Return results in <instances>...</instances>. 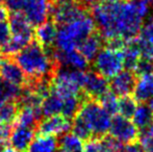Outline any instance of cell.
Segmentation results:
<instances>
[{
    "label": "cell",
    "instance_id": "1",
    "mask_svg": "<svg viewBox=\"0 0 153 152\" xmlns=\"http://www.w3.org/2000/svg\"><path fill=\"white\" fill-rule=\"evenodd\" d=\"M52 49H44L34 39L12 57L22 69L27 79L53 78L59 65L52 56Z\"/></svg>",
    "mask_w": 153,
    "mask_h": 152
},
{
    "label": "cell",
    "instance_id": "2",
    "mask_svg": "<svg viewBox=\"0 0 153 152\" xmlns=\"http://www.w3.org/2000/svg\"><path fill=\"white\" fill-rule=\"evenodd\" d=\"M149 6L141 0L117 1L115 3L114 35L125 41L137 38Z\"/></svg>",
    "mask_w": 153,
    "mask_h": 152
},
{
    "label": "cell",
    "instance_id": "3",
    "mask_svg": "<svg viewBox=\"0 0 153 152\" xmlns=\"http://www.w3.org/2000/svg\"><path fill=\"white\" fill-rule=\"evenodd\" d=\"M96 29V24L89 13L69 24L57 27L54 47L64 51L77 49L79 44Z\"/></svg>",
    "mask_w": 153,
    "mask_h": 152
},
{
    "label": "cell",
    "instance_id": "4",
    "mask_svg": "<svg viewBox=\"0 0 153 152\" xmlns=\"http://www.w3.org/2000/svg\"><path fill=\"white\" fill-rule=\"evenodd\" d=\"M78 115L91 128L94 138L100 139L106 136L111 127V118L97 100L88 99L82 104Z\"/></svg>",
    "mask_w": 153,
    "mask_h": 152
},
{
    "label": "cell",
    "instance_id": "5",
    "mask_svg": "<svg viewBox=\"0 0 153 152\" xmlns=\"http://www.w3.org/2000/svg\"><path fill=\"white\" fill-rule=\"evenodd\" d=\"M93 69L105 78H111L124 68L123 53L121 50L103 47L93 59Z\"/></svg>",
    "mask_w": 153,
    "mask_h": 152
},
{
    "label": "cell",
    "instance_id": "6",
    "mask_svg": "<svg viewBox=\"0 0 153 152\" xmlns=\"http://www.w3.org/2000/svg\"><path fill=\"white\" fill-rule=\"evenodd\" d=\"M89 13L90 10L81 5L77 0H68L62 3L51 4L49 19H51L56 26L59 27L69 24Z\"/></svg>",
    "mask_w": 153,
    "mask_h": 152
},
{
    "label": "cell",
    "instance_id": "7",
    "mask_svg": "<svg viewBox=\"0 0 153 152\" xmlns=\"http://www.w3.org/2000/svg\"><path fill=\"white\" fill-rule=\"evenodd\" d=\"M108 131L111 136L124 145L139 140V129L137 126L130 121V119H127L121 115L114 116Z\"/></svg>",
    "mask_w": 153,
    "mask_h": 152
},
{
    "label": "cell",
    "instance_id": "8",
    "mask_svg": "<svg viewBox=\"0 0 153 152\" xmlns=\"http://www.w3.org/2000/svg\"><path fill=\"white\" fill-rule=\"evenodd\" d=\"M50 8L49 0H27L22 13L32 27H39L49 19Z\"/></svg>",
    "mask_w": 153,
    "mask_h": 152
},
{
    "label": "cell",
    "instance_id": "9",
    "mask_svg": "<svg viewBox=\"0 0 153 152\" xmlns=\"http://www.w3.org/2000/svg\"><path fill=\"white\" fill-rule=\"evenodd\" d=\"M52 56L59 67L71 68V69L85 71L89 69V61L77 49L72 50H59L54 47L52 49Z\"/></svg>",
    "mask_w": 153,
    "mask_h": 152
},
{
    "label": "cell",
    "instance_id": "10",
    "mask_svg": "<svg viewBox=\"0 0 153 152\" xmlns=\"http://www.w3.org/2000/svg\"><path fill=\"white\" fill-rule=\"evenodd\" d=\"M137 75L132 70L125 69L111 77L109 82V90L117 97L131 95L134 91Z\"/></svg>",
    "mask_w": 153,
    "mask_h": 152
},
{
    "label": "cell",
    "instance_id": "11",
    "mask_svg": "<svg viewBox=\"0 0 153 152\" xmlns=\"http://www.w3.org/2000/svg\"><path fill=\"white\" fill-rule=\"evenodd\" d=\"M0 78L13 85L24 87L27 78L18 64L12 56L0 53Z\"/></svg>",
    "mask_w": 153,
    "mask_h": 152
},
{
    "label": "cell",
    "instance_id": "12",
    "mask_svg": "<svg viewBox=\"0 0 153 152\" xmlns=\"http://www.w3.org/2000/svg\"><path fill=\"white\" fill-rule=\"evenodd\" d=\"M109 82L107 78L95 72L94 70L85 71V78L82 85V92L90 99L98 100L101 96L108 92Z\"/></svg>",
    "mask_w": 153,
    "mask_h": 152
},
{
    "label": "cell",
    "instance_id": "13",
    "mask_svg": "<svg viewBox=\"0 0 153 152\" xmlns=\"http://www.w3.org/2000/svg\"><path fill=\"white\" fill-rule=\"evenodd\" d=\"M71 130V121L62 115H55L51 117L43 118L38 125L39 134L45 136H62V134L70 132Z\"/></svg>",
    "mask_w": 153,
    "mask_h": 152
},
{
    "label": "cell",
    "instance_id": "14",
    "mask_svg": "<svg viewBox=\"0 0 153 152\" xmlns=\"http://www.w3.org/2000/svg\"><path fill=\"white\" fill-rule=\"evenodd\" d=\"M36 134V128L14 123V129L10 136L8 146L19 152H27V149Z\"/></svg>",
    "mask_w": 153,
    "mask_h": 152
},
{
    "label": "cell",
    "instance_id": "15",
    "mask_svg": "<svg viewBox=\"0 0 153 152\" xmlns=\"http://www.w3.org/2000/svg\"><path fill=\"white\" fill-rule=\"evenodd\" d=\"M104 45V39L99 33V31L95 30L88 38H85L82 42L77 47V50L85 57L89 62H93L96 57L99 51L103 48Z\"/></svg>",
    "mask_w": 153,
    "mask_h": 152
},
{
    "label": "cell",
    "instance_id": "16",
    "mask_svg": "<svg viewBox=\"0 0 153 152\" xmlns=\"http://www.w3.org/2000/svg\"><path fill=\"white\" fill-rule=\"evenodd\" d=\"M57 35V26L51 19H48L44 24L36 27L34 30V39L44 49L54 47Z\"/></svg>",
    "mask_w": 153,
    "mask_h": 152
},
{
    "label": "cell",
    "instance_id": "17",
    "mask_svg": "<svg viewBox=\"0 0 153 152\" xmlns=\"http://www.w3.org/2000/svg\"><path fill=\"white\" fill-rule=\"evenodd\" d=\"M133 97L140 103H146L153 98V72L137 76Z\"/></svg>",
    "mask_w": 153,
    "mask_h": 152
},
{
    "label": "cell",
    "instance_id": "18",
    "mask_svg": "<svg viewBox=\"0 0 153 152\" xmlns=\"http://www.w3.org/2000/svg\"><path fill=\"white\" fill-rule=\"evenodd\" d=\"M27 152H59V139L55 136L38 134L30 143Z\"/></svg>",
    "mask_w": 153,
    "mask_h": 152
},
{
    "label": "cell",
    "instance_id": "19",
    "mask_svg": "<svg viewBox=\"0 0 153 152\" xmlns=\"http://www.w3.org/2000/svg\"><path fill=\"white\" fill-rule=\"evenodd\" d=\"M62 102L64 99L59 97L56 93L51 91V93L43 100L41 110H42L43 117H51V116L61 115L62 110Z\"/></svg>",
    "mask_w": 153,
    "mask_h": 152
},
{
    "label": "cell",
    "instance_id": "20",
    "mask_svg": "<svg viewBox=\"0 0 153 152\" xmlns=\"http://www.w3.org/2000/svg\"><path fill=\"white\" fill-rule=\"evenodd\" d=\"M132 122L139 130L153 125V112L147 103H140L132 116Z\"/></svg>",
    "mask_w": 153,
    "mask_h": 152
},
{
    "label": "cell",
    "instance_id": "21",
    "mask_svg": "<svg viewBox=\"0 0 153 152\" xmlns=\"http://www.w3.org/2000/svg\"><path fill=\"white\" fill-rule=\"evenodd\" d=\"M59 145L61 152H82L83 150L82 141L72 132H67L59 136Z\"/></svg>",
    "mask_w": 153,
    "mask_h": 152
},
{
    "label": "cell",
    "instance_id": "22",
    "mask_svg": "<svg viewBox=\"0 0 153 152\" xmlns=\"http://www.w3.org/2000/svg\"><path fill=\"white\" fill-rule=\"evenodd\" d=\"M71 132L81 141H85V142L94 138L91 128L79 115H77L71 122Z\"/></svg>",
    "mask_w": 153,
    "mask_h": 152
},
{
    "label": "cell",
    "instance_id": "23",
    "mask_svg": "<svg viewBox=\"0 0 153 152\" xmlns=\"http://www.w3.org/2000/svg\"><path fill=\"white\" fill-rule=\"evenodd\" d=\"M137 105H139L137 101L133 96H122L118 99V113L123 117L130 119L134 114Z\"/></svg>",
    "mask_w": 153,
    "mask_h": 152
},
{
    "label": "cell",
    "instance_id": "24",
    "mask_svg": "<svg viewBox=\"0 0 153 152\" xmlns=\"http://www.w3.org/2000/svg\"><path fill=\"white\" fill-rule=\"evenodd\" d=\"M19 112L16 101H8L0 106V123H15Z\"/></svg>",
    "mask_w": 153,
    "mask_h": 152
},
{
    "label": "cell",
    "instance_id": "25",
    "mask_svg": "<svg viewBox=\"0 0 153 152\" xmlns=\"http://www.w3.org/2000/svg\"><path fill=\"white\" fill-rule=\"evenodd\" d=\"M118 99L119 98L108 91L103 96H101L97 101L100 103V105L104 108V110L111 116H116L118 114Z\"/></svg>",
    "mask_w": 153,
    "mask_h": 152
},
{
    "label": "cell",
    "instance_id": "26",
    "mask_svg": "<svg viewBox=\"0 0 153 152\" xmlns=\"http://www.w3.org/2000/svg\"><path fill=\"white\" fill-rule=\"evenodd\" d=\"M100 143V152H123L124 144L115 139L114 136H104L99 139Z\"/></svg>",
    "mask_w": 153,
    "mask_h": 152
},
{
    "label": "cell",
    "instance_id": "27",
    "mask_svg": "<svg viewBox=\"0 0 153 152\" xmlns=\"http://www.w3.org/2000/svg\"><path fill=\"white\" fill-rule=\"evenodd\" d=\"M139 142L144 152H153V125L139 130Z\"/></svg>",
    "mask_w": 153,
    "mask_h": 152
},
{
    "label": "cell",
    "instance_id": "28",
    "mask_svg": "<svg viewBox=\"0 0 153 152\" xmlns=\"http://www.w3.org/2000/svg\"><path fill=\"white\" fill-rule=\"evenodd\" d=\"M137 39L144 45L153 46V16L150 17L145 23H143Z\"/></svg>",
    "mask_w": 153,
    "mask_h": 152
},
{
    "label": "cell",
    "instance_id": "29",
    "mask_svg": "<svg viewBox=\"0 0 153 152\" xmlns=\"http://www.w3.org/2000/svg\"><path fill=\"white\" fill-rule=\"evenodd\" d=\"M134 72L137 73V76L144 75V74H148V73H152L153 72V62L151 59L141 55L137 66H135Z\"/></svg>",
    "mask_w": 153,
    "mask_h": 152
},
{
    "label": "cell",
    "instance_id": "30",
    "mask_svg": "<svg viewBox=\"0 0 153 152\" xmlns=\"http://www.w3.org/2000/svg\"><path fill=\"white\" fill-rule=\"evenodd\" d=\"M14 129V123H0V144L7 146Z\"/></svg>",
    "mask_w": 153,
    "mask_h": 152
},
{
    "label": "cell",
    "instance_id": "31",
    "mask_svg": "<svg viewBox=\"0 0 153 152\" xmlns=\"http://www.w3.org/2000/svg\"><path fill=\"white\" fill-rule=\"evenodd\" d=\"M27 0H3L2 5L10 13H22Z\"/></svg>",
    "mask_w": 153,
    "mask_h": 152
},
{
    "label": "cell",
    "instance_id": "32",
    "mask_svg": "<svg viewBox=\"0 0 153 152\" xmlns=\"http://www.w3.org/2000/svg\"><path fill=\"white\" fill-rule=\"evenodd\" d=\"M10 38H12V35H10L8 22H6V21L0 22V50L7 45Z\"/></svg>",
    "mask_w": 153,
    "mask_h": 152
},
{
    "label": "cell",
    "instance_id": "33",
    "mask_svg": "<svg viewBox=\"0 0 153 152\" xmlns=\"http://www.w3.org/2000/svg\"><path fill=\"white\" fill-rule=\"evenodd\" d=\"M82 152H100V143L99 139L93 138L91 140L87 141L83 145Z\"/></svg>",
    "mask_w": 153,
    "mask_h": 152
},
{
    "label": "cell",
    "instance_id": "34",
    "mask_svg": "<svg viewBox=\"0 0 153 152\" xmlns=\"http://www.w3.org/2000/svg\"><path fill=\"white\" fill-rule=\"evenodd\" d=\"M123 152H144V151H143V148H142L141 144H140V142L135 141V142L124 145Z\"/></svg>",
    "mask_w": 153,
    "mask_h": 152
},
{
    "label": "cell",
    "instance_id": "35",
    "mask_svg": "<svg viewBox=\"0 0 153 152\" xmlns=\"http://www.w3.org/2000/svg\"><path fill=\"white\" fill-rule=\"evenodd\" d=\"M81 5H83L88 10H91L93 6L97 5L99 3H103V0H77Z\"/></svg>",
    "mask_w": 153,
    "mask_h": 152
},
{
    "label": "cell",
    "instance_id": "36",
    "mask_svg": "<svg viewBox=\"0 0 153 152\" xmlns=\"http://www.w3.org/2000/svg\"><path fill=\"white\" fill-rule=\"evenodd\" d=\"M7 18H8V12L6 10V8L3 5H0V22L6 21Z\"/></svg>",
    "mask_w": 153,
    "mask_h": 152
},
{
    "label": "cell",
    "instance_id": "37",
    "mask_svg": "<svg viewBox=\"0 0 153 152\" xmlns=\"http://www.w3.org/2000/svg\"><path fill=\"white\" fill-rule=\"evenodd\" d=\"M68 0H49L51 4H57V3H62V2H66Z\"/></svg>",
    "mask_w": 153,
    "mask_h": 152
},
{
    "label": "cell",
    "instance_id": "38",
    "mask_svg": "<svg viewBox=\"0 0 153 152\" xmlns=\"http://www.w3.org/2000/svg\"><path fill=\"white\" fill-rule=\"evenodd\" d=\"M148 105L150 106V108H151L152 112H153V98L151 100H149V101H148Z\"/></svg>",
    "mask_w": 153,
    "mask_h": 152
},
{
    "label": "cell",
    "instance_id": "39",
    "mask_svg": "<svg viewBox=\"0 0 153 152\" xmlns=\"http://www.w3.org/2000/svg\"><path fill=\"white\" fill-rule=\"evenodd\" d=\"M141 1L145 2L146 4H152L153 5V0H141Z\"/></svg>",
    "mask_w": 153,
    "mask_h": 152
},
{
    "label": "cell",
    "instance_id": "40",
    "mask_svg": "<svg viewBox=\"0 0 153 152\" xmlns=\"http://www.w3.org/2000/svg\"><path fill=\"white\" fill-rule=\"evenodd\" d=\"M3 4V0H0V5H2Z\"/></svg>",
    "mask_w": 153,
    "mask_h": 152
},
{
    "label": "cell",
    "instance_id": "41",
    "mask_svg": "<svg viewBox=\"0 0 153 152\" xmlns=\"http://www.w3.org/2000/svg\"><path fill=\"white\" fill-rule=\"evenodd\" d=\"M125 1H130V0H125Z\"/></svg>",
    "mask_w": 153,
    "mask_h": 152
},
{
    "label": "cell",
    "instance_id": "42",
    "mask_svg": "<svg viewBox=\"0 0 153 152\" xmlns=\"http://www.w3.org/2000/svg\"><path fill=\"white\" fill-rule=\"evenodd\" d=\"M59 152H61V151H59Z\"/></svg>",
    "mask_w": 153,
    "mask_h": 152
}]
</instances>
